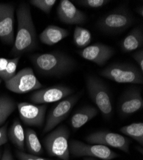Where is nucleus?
Masks as SVG:
<instances>
[{
	"instance_id": "nucleus-29",
	"label": "nucleus",
	"mask_w": 143,
	"mask_h": 160,
	"mask_svg": "<svg viewBox=\"0 0 143 160\" xmlns=\"http://www.w3.org/2000/svg\"><path fill=\"white\" fill-rule=\"evenodd\" d=\"M132 57L137 63L140 71L143 72V49L141 48L134 52Z\"/></svg>"
},
{
	"instance_id": "nucleus-23",
	"label": "nucleus",
	"mask_w": 143,
	"mask_h": 160,
	"mask_svg": "<svg viewBox=\"0 0 143 160\" xmlns=\"http://www.w3.org/2000/svg\"><path fill=\"white\" fill-rule=\"evenodd\" d=\"M120 132L125 135L131 137L137 142L142 147L143 145V124L142 122H134L122 127Z\"/></svg>"
},
{
	"instance_id": "nucleus-5",
	"label": "nucleus",
	"mask_w": 143,
	"mask_h": 160,
	"mask_svg": "<svg viewBox=\"0 0 143 160\" xmlns=\"http://www.w3.org/2000/svg\"><path fill=\"white\" fill-rule=\"evenodd\" d=\"M100 74L118 83H143V72L135 65L128 63H112L104 68Z\"/></svg>"
},
{
	"instance_id": "nucleus-14",
	"label": "nucleus",
	"mask_w": 143,
	"mask_h": 160,
	"mask_svg": "<svg viewBox=\"0 0 143 160\" xmlns=\"http://www.w3.org/2000/svg\"><path fill=\"white\" fill-rule=\"evenodd\" d=\"M74 92L71 88L55 85L43 89H39L32 93L30 96L31 101L35 104H48L57 102L71 96Z\"/></svg>"
},
{
	"instance_id": "nucleus-3",
	"label": "nucleus",
	"mask_w": 143,
	"mask_h": 160,
	"mask_svg": "<svg viewBox=\"0 0 143 160\" xmlns=\"http://www.w3.org/2000/svg\"><path fill=\"white\" fill-rule=\"evenodd\" d=\"M85 82L90 99L101 112L103 117L109 121L113 115V106L107 85L101 79L94 76H88Z\"/></svg>"
},
{
	"instance_id": "nucleus-6",
	"label": "nucleus",
	"mask_w": 143,
	"mask_h": 160,
	"mask_svg": "<svg viewBox=\"0 0 143 160\" xmlns=\"http://www.w3.org/2000/svg\"><path fill=\"white\" fill-rule=\"evenodd\" d=\"M69 130L66 126H60L48 134L43 143L48 155L62 160H69Z\"/></svg>"
},
{
	"instance_id": "nucleus-27",
	"label": "nucleus",
	"mask_w": 143,
	"mask_h": 160,
	"mask_svg": "<svg viewBox=\"0 0 143 160\" xmlns=\"http://www.w3.org/2000/svg\"><path fill=\"white\" fill-rule=\"evenodd\" d=\"M109 2L110 1L108 0H82L76 2L77 3L81 6L90 8H99Z\"/></svg>"
},
{
	"instance_id": "nucleus-36",
	"label": "nucleus",
	"mask_w": 143,
	"mask_h": 160,
	"mask_svg": "<svg viewBox=\"0 0 143 160\" xmlns=\"http://www.w3.org/2000/svg\"><path fill=\"white\" fill-rule=\"evenodd\" d=\"M2 79L0 78V85H1V83H2Z\"/></svg>"
},
{
	"instance_id": "nucleus-31",
	"label": "nucleus",
	"mask_w": 143,
	"mask_h": 160,
	"mask_svg": "<svg viewBox=\"0 0 143 160\" xmlns=\"http://www.w3.org/2000/svg\"><path fill=\"white\" fill-rule=\"evenodd\" d=\"M8 58L0 57V78L2 77L3 72H5L8 62Z\"/></svg>"
},
{
	"instance_id": "nucleus-20",
	"label": "nucleus",
	"mask_w": 143,
	"mask_h": 160,
	"mask_svg": "<svg viewBox=\"0 0 143 160\" xmlns=\"http://www.w3.org/2000/svg\"><path fill=\"white\" fill-rule=\"evenodd\" d=\"M8 138L14 144L19 151H24V130L19 120L16 118L7 132Z\"/></svg>"
},
{
	"instance_id": "nucleus-11",
	"label": "nucleus",
	"mask_w": 143,
	"mask_h": 160,
	"mask_svg": "<svg viewBox=\"0 0 143 160\" xmlns=\"http://www.w3.org/2000/svg\"><path fill=\"white\" fill-rule=\"evenodd\" d=\"M141 91L140 87H132L124 92L118 104V112L121 117H129L142 109Z\"/></svg>"
},
{
	"instance_id": "nucleus-32",
	"label": "nucleus",
	"mask_w": 143,
	"mask_h": 160,
	"mask_svg": "<svg viewBox=\"0 0 143 160\" xmlns=\"http://www.w3.org/2000/svg\"><path fill=\"white\" fill-rule=\"evenodd\" d=\"M1 160H14L13 158L12 152L8 147L5 148V150L2 154V157Z\"/></svg>"
},
{
	"instance_id": "nucleus-17",
	"label": "nucleus",
	"mask_w": 143,
	"mask_h": 160,
	"mask_svg": "<svg viewBox=\"0 0 143 160\" xmlns=\"http://www.w3.org/2000/svg\"><path fill=\"white\" fill-rule=\"evenodd\" d=\"M143 46V31L141 26H137L123 39L121 48L124 52H130L141 49Z\"/></svg>"
},
{
	"instance_id": "nucleus-25",
	"label": "nucleus",
	"mask_w": 143,
	"mask_h": 160,
	"mask_svg": "<svg viewBox=\"0 0 143 160\" xmlns=\"http://www.w3.org/2000/svg\"><path fill=\"white\" fill-rule=\"evenodd\" d=\"M21 57H16L14 58L9 59L7 66L3 72L1 79L4 82L7 81L16 74V70Z\"/></svg>"
},
{
	"instance_id": "nucleus-21",
	"label": "nucleus",
	"mask_w": 143,
	"mask_h": 160,
	"mask_svg": "<svg viewBox=\"0 0 143 160\" xmlns=\"http://www.w3.org/2000/svg\"><path fill=\"white\" fill-rule=\"evenodd\" d=\"M24 144L29 154L36 156L42 154L43 149L36 132L32 129L28 128L24 131Z\"/></svg>"
},
{
	"instance_id": "nucleus-13",
	"label": "nucleus",
	"mask_w": 143,
	"mask_h": 160,
	"mask_svg": "<svg viewBox=\"0 0 143 160\" xmlns=\"http://www.w3.org/2000/svg\"><path fill=\"white\" fill-rule=\"evenodd\" d=\"M14 5L10 3H0V39L9 45L14 44Z\"/></svg>"
},
{
	"instance_id": "nucleus-4",
	"label": "nucleus",
	"mask_w": 143,
	"mask_h": 160,
	"mask_svg": "<svg viewBox=\"0 0 143 160\" xmlns=\"http://www.w3.org/2000/svg\"><path fill=\"white\" fill-rule=\"evenodd\" d=\"M132 14L125 8H117L101 18L97 22L98 30L107 34L120 33L134 24Z\"/></svg>"
},
{
	"instance_id": "nucleus-28",
	"label": "nucleus",
	"mask_w": 143,
	"mask_h": 160,
	"mask_svg": "<svg viewBox=\"0 0 143 160\" xmlns=\"http://www.w3.org/2000/svg\"><path fill=\"white\" fill-rule=\"evenodd\" d=\"M16 154L19 160H52L51 159L44 158L38 156L26 153L24 151H16Z\"/></svg>"
},
{
	"instance_id": "nucleus-34",
	"label": "nucleus",
	"mask_w": 143,
	"mask_h": 160,
	"mask_svg": "<svg viewBox=\"0 0 143 160\" xmlns=\"http://www.w3.org/2000/svg\"><path fill=\"white\" fill-rule=\"evenodd\" d=\"M84 160H98L95 158H91V157H85Z\"/></svg>"
},
{
	"instance_id": "nucleus-9",
	"label": "nucleus",
	"mask_w": 143,
	"mask_h": 160,
	"mask_svg": "<svg viewBox=\"0 0 143 160\" xmlns=\"http://www.w3.org/2000/svg\"><path fill=\"white\" fill-rule=\"evenodd\" d=\"M82 92L64 98L49 112L46 124L43 129V133H46L53 130L65 118L68 116L74 106L80 99Z\"/></svg>"
},
{
	"instance_id": "nucleus-2",
	"label": "nucleus",
	"mask_w": 143,
	"mask_h": 160,
	"mask_svg": "<svg viewBox=\"0 0 143 160\" xmlns=\"http://www.w3.org/2000/svg\"><path fill=\"white\" fill-rule=\"evenodd\" d=\"M17 35L11 50V55L16 57L33 50L37 45L35 27L30 8L27 3L19 5L17 10Z\"/></svg>"
},
{
	"instance_id": "nucleus-15",
	"label": "nucleus",
	"mask_w": 143,
	"mask_h": 160,
	"mask_svg": "<svg viewBox=\"0 0 143 160\" xmlns=\"http://www.w3.org/2000/svg\"><path fill=\"white\" fill-rule=\"evenodd\" d=\"M79 54L84 59L93 62L99 66H103L115 54L110 46L102 43H95L82 49Z\"/></svg>"
},
{
	"instance_id": "nucleus-12",
	"label": "nucleus",
	"mask_w": 143,
	"mask_h": 160,
	"mask_svg": "<svg viewBox=\"0 0 143 160\" xmlns=\"http://www.w3.org/2000/svg\"><path fill=\"white\" fill-rule=\"evenodd\" d=\"M19 117L27 126L41 127L45 121L48 105H35L29 102H19L17 104Z\"/></svg>"
},
{
	"instance_id": "nucleus-16",
	"label": "nucleus",
	"mask_w": 143,
	"mask_h": 160,
	"mask_svg": "<svg viewBox=\"0 0 143 160\" xmlns=\"http://www.w3.org/2000/svg\"><path fill=\"white\" fill-rule=\"evenodd\" d=\"M59 20L68 24H83L87 21V16L69 0H62L57 7Z\"/></svg>"
},
{
	"instance_id": "nucleus-8",
	"label": "nucleus",
	"mask_w": 143,
	"mask_h": 160,
	"mask_svg": "<svg viewBox=\"0 0 143 160\" xmlns=\"http://www.w3.org/2000/svg\"><path fill=\"white\" fill-rule=\"evenodd\" d=\"M5 84L8 90L18 94H27L43 88V85L31 68H25L20 70L12 78L5 82Z\"/></svg>"
},
{
	"instance_id": "nucleus-24",
	"label": "nucleus",
	"mask_w": 143,
	"mask_h": 160,
	"mask_svg": "<svg viewBox=\"0 0 143 160\" xmlns=\"http://www.w3.org/2000/svg\"><path fill=\"white\" fill-rule=\"evenodd\" d=\"M73 40L76 46L85 48L91 42L92 35L88 30L80 26H76L73 33Z\"/></svg>"
},
{
	"instance_id": "nucleus-1",
	"label": "nucleus",
	"mask_w": 143,
	"mask_h": 160,
	"mask_svg": "<svg viewBox=\"0 0 143 160\" xmlns=\"http://www.w3.org/2000/svg\"><path fill=\"white\" fill-rule=\"evenodd\" d=\"M30 60L38 73L49 77H62L73 72L77 65L73 57L62 51L35 54Z\"/></svg>"
},
{
	"instance_id": "nucleus-19",
	"label": "nucleus",
	"mask_w": 143,
	"mask_h": 160,
	"mask_svg": "<svg viewBox=\"0 0 143 160\" xmlns=\"http://www.w3.org/2000/svg\"><path fill=\"white\" fill-rule=\"evenodd\" d=\"M98 113L97 108L92 106H85L76 110L70 120V124L74 130L79 129L84 126L90 120L94 118Z\"/></svg>"
},
{
	"instance_id": "nucleus-10",
	"label": "nucleus",
	"mask_w": 143,
	"mask_h": 160,
	"mask_svg": "<svg viewBox=\"0 0 143 160\" xmlns=\"http://www.w3.org/2000/svg\"><path fill=\"white\" fill-rule=\"evenodd\" d=\"M85 139L90 143L103 145L108 148L112 147L126 154H130V145L131 141L118 133L108 131H98L88 135Z\"/></svg>"
},
{
	"instance_id": "nucleus-35",
	"label": "nucleus",
	"mask_w": 143,
	"mask_h": 160,
	"mask_svg": "<svg viewBox=\"0 0 143 160\" xmlns=\"http://www.w3.org/2000/svg\"><path fill=\"white\" fill-rule=\"evenodd\" d=\"M2 154H3V151H2V149H0V160H1L2 159Z\"/></svg>"
},
{
	"instance_id": "nucleus-33",
	"label": "nucleus",
	"mask_w": 143,
	"mask_h": 160,
	"mask_svg": "<svg viewBox=\"0 0 143 160\" xmlns=\"http://www.w3.org/2000/svg\"><path fill=\"white\" fill-rule=\"evenodd\" d=\"M137 12L142 18L143 17V7H139L137 8Z\"/></svg>"
},
{
	"instance_id": "nucleus-30",
	"label": "nucleus",
	"mask_w": 143,
	"mask_h": 160,
	"mask_svg": "<svg viewBox=\"0 0 143 160\" xmlns=\"http://www.w3.org/2000/svg\"><path fill=\"white\" fill-rule=\"evenodd\" d=\"M8 122L0 128V147L6 144L8 140L7 135Z\"/></svg>"
},
{
	"instance_id": "nucleus-18",
	"label": "nucleus",
	"mask_w": 143,
	"mask_h": 160,
	"mask_svg": "<svg viewBox=\"0 0 143 160\" xmlns=\"http://www.w3.org/2000/svg\"><path fill=\"white\" fill-rule=\"evenodd\" d=\"M69 35L68 30L55 25H49L39 35V39L43 44L53 46Z\"/></svg>"
},
{
	"instance_id": "nucleus-26",
	"label": "nucleus",
	"mask_w": 143,
	"mask_h": 160,
	"mask_svg": "<svg viewBox=\"0 0 143 160\" xmlns=\"http://www.w3.org/2000/svg\"><path fill=\"white\" fill-rule=\"evenodd\" d=\"M30 2L35 7L44 12L45 14H49L57 1L56 0H32Z\"/></svg>"
},
{
	"instance_id": "nucleus-7",
	"label": "nucleus",
	"mask_w": 143,
	"mask_h": 160,
	"mask_svg": "<svg viewBox=\"0 0 143 160\" xmlns=\"http://www.w3.org/2000/svg\"><path fill=\"white\" fill-rule=\"evenodd\" d=\"M69 154L74 158L91 157L103 160H112L118 158V153L108 147L100 144H87L76 140L69 141Z\"/></svg>"
},
{
	"instance_id": "nucleus-22",
	"label": "nucleus",
	"mask_w": 143,
	"mask_h": 160,
	"mask_svg": "<svg viewBox=\"0 0 143 160\" xmlns=\"http://www.w3.org/2000/svg\"><path fill=\"white\" fill-rule=\"evenodd\" d=\"M16 103L12 98L3 96H0V126L3 124L8 117L16 108Z\"/></svg>"
}]
</instances>
